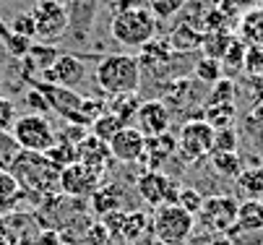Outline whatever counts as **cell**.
Listing matches in <instances>:
<instances>
[{
	"instance_id": "obj_1",
	"label": "cell",
	"mask_w": 263,
	"mask_h": 245,
	"mask_svg": "<svg viewBox=\"0 0 263 245\" xmlns=\"http://www.w3.org/2000/svg\"><path fill=\"white\" fill-rule=\"evenodd\" d=\"M94 79H97V86L109 97L138 94V89H141V63L133 55H125V52L104 55L97 63Z\"/></svg>"
},
{
	"instance_id": "obj_2",
	"label": "cell",
	"mask_w": 263,
	"mask_h": 245,
	"mask_svg": "<svg viewBox=\"0 0 263 245\" xmlns=\"http://www.w3.org/2000/svg\"><path fill=\"white\" fill-rule=\"evenodd\" d=\"M157 21L159 18L146 6L123 8L112 16V24H109L112 40L123 47H146L157 37Z\"/></svg>"
},
{
	"instance_id": "obj_3",
	"label": "cell",
	"mask_w": 263,
	"mask_h": 245,
	"mask_svg": "<svg viewBox=\"0 0 263 245\" xmlns=\"http://www.w3.org/2000/svg\"><path fill=\"white\" fill-rule=\"evenodd\" d=\"M11 138L16 141V146L21 152H31V154H45L47 149L55 146L58 133L52 128V123L45 115L36 112H26L18 115L13 128H11Z\"/></svg>"
},
{
	"instance_id": "obj_4",
	"label": "cell",
	"mask_w": 263,
	"mask_h": 245,
	"mask_svg": "<svg viewBox=\"0 0 263 245\" xmlns=\"http://www.w3.org/2000/svg\"><path fill=\"white\" fill-rule=\"evenodd\" d=\"M193 227H196V217L187 214L177 203L159 206L154 212V219H152V235L162 245H182L191 237Z\"/></svg>"
},
{
	"instance_id": "obj_5",
	"label": "cell",
	"mask_w": 263,
	"mask_h": 245,
	"mask_svg": "<svg viewBox=\"0 0 263 245\" xmlns=\"http://www.w3.org/2000/svg\"><path fill=\"white\" fill-rule=\"evenodd\" d=\"M34 18V29H36V40L42 42H52L68 31V8L58 0H36L34 8L29 11Z\"/></svg>"
},
{
	"instance_id": "obj_6",
	"label": "cell",
	"mask_w": 263,
	"mask_h": 245,
	"mask_svg": "<svg viewBox=\"0 0 263 245\" xmlns=\"http://www.w3.org/2000/svg\"><path fill=\"white\" fill-rule=\"evenodd\" d=\"M211 144H214V128L203 118L187 120L177 136V154L185 162H198L203 157H211Z\"/></svg>"
},
{
	"instance_id": "obj_7",
	"label": "cell",
	"mask_w": 263,
	"mask_h": 245,
	"mask_svg": "<svg viewBox=\"0 0 263 245\" xmlns=\"http://www.w3.org/2000/svg\"><path fill=\"white\" fill-rule=\"evenodd\" d=\"M237 201L232 196H206L203 206L196 219H201V224L216 235L230 232L237 222Z\"/></svg>"
},
{
	"instance_id": "obj_8",
	"label": "cell",
	"mask_w": 263,
	"mask_h": 245,
	"mask_svg": "<svg viewBox=\"0 0 263 245\" xmlns=\"http://www.w3.org/2000/svg\"><path fill=\"white\" fill-rule=\"evenodd\" d=\"M136 191H138V196H141L148 206L159 209V206H164V203H175L180 185L170 178V175H164V172H159V169H148V172H143L141 178L136 180Z\"/></svg>"
},
{
	"instance_id": "obj_9",
	"label": "cell",
	"mask_w": 263,
	"mask_h": 245,
	"mask_svg": "<svg viewBox=\"0 0 263 245\" xmlns=\"http://www.w3.org/2000/svg\"><path fill=\"white\" fill-rule=\"evenodd\" d=\"M170 123H172V112L167 107V102H162V99L141 102V107L133 118V128L141 130V136L146 138V141L148 138L170 133Z\"/></svg>"
},
{
	"instance_id": "obj_10",
	"label": "cell",
	"mask_w": 263,
	"mask_h": 245,
	"mask_svg": "<svg viewBox=\"0 0 263 245\" xmlns=\"http://www.w3.org/2000/svg\"><path fill=\"white\" fill-rule=\"evenodd\" d=\"M99 178L102 175L81 162H73L60 169V193L70 198H86L99 191Z\"/></svg>"
},
{
	"instance_id": "obj_11",
	"label": "cell",
	"mask_w": 263,
	"mask_h": 245,
	"mask_svg": "<svg viewBox=\"0 0 263 245\" xmlns=\"http://www.w3.org/2000/svg\"><path fill=\"white\" fill-rule=\"evenodd\" d=\"M104 227L115 240L136 242L146 235V230H152V222H148V217L143 212H128V214L115 212V214L104 217Z\"/></svg>"
},
{
	"instance_id": "obj_12",
	"label": "cell",
	"mask_w": 263,
	"mask_h": 245,
	"mask_svg": "<svg viewBox=\"0 0 263 245\" xmlns=\"http://www.w3.org/2000/svg\"><path fill=\"white\" fill-rule=\"evenodd\" d=\"M84 76H86L84 63L76 55L60 52V58L42 73V81L45 84H52V86H63V89H76L84 81Z\"/></svg>"
},
{
	"instance_id": "obj_13",
	"label": "cell",
	"mask_w": 263,
	"mask_h": 245,
	"mask_svg": "<svg viewBox=\"0 0 263 245\" xmlns=\"http://www.w3.org/2000/svg\"><path fill=\"white\" fill-rule=\"evenodd\" d=\"M107 146H109V154L115 157L118 162H123V164H136V162H141L143 154H146V138H143L141 130H136L133 125H125Z\"/></svg>"
},
{
	"instance_id": "obj_14",
	"label": "cell",
	"mask_w": 263,
	"mask_h": 245,
	"mask_svg": "<svg viewBox=\"0 0 263 245\" xmlns=\"http://www.w3.org/2000/svg\"><path fill=\"white\" fill-rule=\"evenodd\" d=\"M21 198H24V188L18 185L16 175L6 167H0V219L16 212Z\"/></svg>"
},
{
	"instance_id": "obj_15",
	"label": "cell",
	"mask_w": 263,
	"mask_h": 245,
	"mask_svg": "<svg viewBox=\"0 0 263 245\" xmlns=\"http://www.w3.org/2000/svg\"><path fill=\"white\" fill-rule=\"evenodd\" d=\"M107 154H109V146H107L104 141H99L97 136H86L84 141L76 146V157H79V162L86 164V167H91V169H97L99 175H102V169H104Z\"/></svg>"
},
{
	"instance_id": "obj_16",
	"label": "cell",
	"mask_w": 263,
	"mask_h": 245,
	"mask_svg": "<svg viewBox=\"0 0 263 245\" xmlns=\"http://www.w3.org/2000/svg\"><path fill=\"white\" fill-rule=\"evenodd\" d=\"M258 230H263V201L248 198L237 206V222L230 232L235 235V232H258Z\"/></svg>"
},
{
	"instance_id": "obj_17",
	"label": "cell",
	"mask_w": 263,
	"mask_h": 245,
	"mask_svg": "<svg viewBox=\"0 0 263 245\" xmlns=\"http://www.w3.org/2000/svg\"><path fill=\"white\" fill-rule=\"evenodd\" d=\"M240 42L245 47H260L263 50V8H250L240 18Z\"/></svg>"
},
{
	"instance_id": "obj_18",
	"label": "cell",
	"mask_w": 263,
	"mask_h": 245,
	"mask_svg": "<svg viewBox=\"0 0 263 245\" xmlns=\"http://www.w3.org/2000/svg\"><path fill=\"white\" fill-rule=\"evenodd\" d=\"M232 42H235V34L224 31V29H214V31H209L206 37H203L201 45H203V50H206V58L221 63V58L227 55V50L232 47Z\"/></svg>"
},
{
	"instance_id": "obj_19",
	"label": "cell",
	"mask_w": 263,
	"mask_h": 245,
	"mask_svg": "<svg viewBox=\"0 0 263 245\" xmlns=\"http://www.w3.org/2000/svg\"><path fill=\"white\" fill-rule=\"evenodd\" d=\"M123 128H125V120H123V118H118L112 110H107V112H102V115L91 123V136H97L99 141L109 144L112 138H115Z\"/></svg>"
},
{
	"instance_id": "obj_20",
	"label": "cell",
	"mask_w": 263,
	"mask_h": 245,
	"mask_svg": "<svg viewBox=\"0 0 263 245\" xmlns=\"http://www.w3.org/2000/svg\"><path fill=\"white\" fill-rule=\"evenodd\" d=\"M58 58H60V50H55L50 45H31V50H29V55L24 60L34 73H45Z\"/></svg>"
},
{
	"instance_id": "obj_21",
	"label": "cell",
	"mask_w": 263,
	"mask_h": 245,
	"mask_svg": "<svg viewBox=\"0 0 263 245\" xmlns=\"http://www.w3.org/2000/svg\"><path fill=\"white\" fill-rule=\"evenodd\" d=\"M175 152H177V138H172L170 133H164V136H157V138H148L143 157H154V167H157L162 159H167Z\"/></svg>"
},
{
	"instance_id": "obj_22",
	"label": "cell",
	"mask_w": 263,
	"mask_h": 245,
	"mask_svg": "<svg viewBox=\"0 0 263 245\" xmlns=\"http://www.w3.org/2000/svg\"><path fill=\"white\" fill-rule=\"evenodd\" d=\"M235 104H206V123L214 128V130H221V128H232V120H235Z\"/></svg>"
},
{
	"instance_id": "obj_23",
	"label": "cell",
	"mask_w": 263,
	"mask_h": 245,
	"mask_svg": "<svg viewBox=\"0 0 263 245\" xmlns=\"http://www.w3.org/2000/svg\"><path fill=\"white\" fill-rule=\"evenodd\" d=\"M211 164L221 178L237 180L242 175V159L237 157V152H232V154H211Z\"/></svg>"
},
{
	"instance_id": "obj_24",
	"label": "cell",
	"mask_w": 263,
	"mask_h": 245,
	"mask_svg": "<svg viewBox=\"0 0 263 245\" xmlns=\"http://www.w3.org/2000/svg\"><path fill=\"white\" fill-rule=\"evenodd\" d=\"M55 169H63V167H68V164H73V162H79V157H76V146H70V144H65V141H55V146L52 149H47L45 154H42Z\"/></svg>"
},
{
	"instance_id": "obj_25",
	"label": "cell",
	"mask_w": 263,
	"mask_h": 245,
	"mask_svg": "<svg viewBox=\"0 0 263 245\" xmlns=\"http://www.w3.org/2000/svg\"><path fill=\"white\" fill-rule=\"evenodd\" d=\"M138 107H141L138 94H120V97H112V102H109V110L115 112L118 118H123L125 125H130V120L136 118Z\"/></svg>"
},
{
	"instance_id": "obj_26",
	"label": "cell",
	"mask_w": 263,
	"mask_h": 245,
	"mask_svg": "<svg viewBox=\"0 0 263 245\" xmlns=\"http://www.w3.org/2000/svg\"><path fill=\"white\" fill-rule=\"evenodd\" d=\"M237 188L255 201L263 198V169H242V175L237 178Z\"/></svg>"
},
{
	"instance_id": "obj_27",
	"label": "cell",
	"mask_w": 263,
	"mask_h": 245,
	"mask_svg": "<svg viewBox=\"0 0 263 245\" xmlns=\"http://www.w3.org/2000/svg\"><path fill=\"white\" fill-rule=\"evenodd\" d=\"M91 209L104 219L107 214H115V212H123V206H120V198L112 193V191H97L91 196Z\"/></svg>"
},
{
	"instance_id": "obj_28",
	"label": "cell",
	"mask_w": 263,
	"mask_h": 245,
	"mask_svg": "<svg viewBox=\"0 0 263 245\" xmlns=\"http://www.w3.org/2000/svg\"><path fill=\"white\" fill-rule=\"evenodd\" d=\"M232 152H237V130H235V128L214 130L211 154H232Z\"/></svg>"
},
{
	"instance_id": "obj_29",
	"label": "cell",
	"mask_w": 263,
	"mask_h": 245,
	"mask_svg": "<svg viewBox=\"0 0 263 245\" xmlns=\"http://www.w3.org/2000/svg\"><path fill=\"white\" fill-rule=\"evenodd\" d=\"M203 193L201 191H196V188H180L177 191V198H175V203L180 206V209H185L187 214H193V217H198V212H201V206H203Z\"/></svg>"
},
{
	"instance_id": "obj_30",
	"label": "cell",
	"mask_w": 263,
	"mask_h": 245,
	"mask_svg": "<svg viewBox=\"0 0 263 245\" xmlns=\"http://www.w3.org/2000/svg\"><path fill=\"white\" fill-rule=\"evenodd\" d=\"M196 76L203 81V84H216L221 79V63L219 60H211V58H201L196 63Z\"/></svg>"
},
{
	"instance_id": "obj_31",
	"label": "cell",
	"mask_w": 263,
	"mask_h": 245,
	"mask_svg": "<svg viewBox=\"0 0 263 245\" xmlns=\"http://www.w3.org/2000/svg\"><path fill=\"white\" fill-rule=\"evenodd\" d=\"M182 6H185V0H146V8L157 18H170L177 11H182Z\"/></svg>"
},
{
	"instance_id": "obj_32",
	"label": "cell",
	"mask_w": 263,
	"mask_h": 245,
	"mask_svg": "<svg viewBox=\"0 0 263 245\" xmlns=\"http://www.w3.org/2000/svg\"><path fill=\"white\" fill-rule=\"evenodd\" d=\"M16 118H18L16 102L11 97H0V133H11Z\"/></svg>"
},
{
	"instance_id": "obj_33",
	"label": "cell",
	"mask_w": 263,
	"mask_h": 245,
	"mask_svg": "<svg viewBox=\"0 0 263 245\" xmlns=\"http://www.w3.org/2000/svg\"><path fill=\"white\" fill-rule=\"evenodd\" d=\"M11 34H18V37H26V40H36V29H34V18L29 11L18 13L11 18Z\"/></svg>"
},
{
	"instance_id": "obj_34",
	"label": "cell",
	"mask_w": 263,
	"mask_h": 245,
	"mask_svg": "<svg viewBox=\"0 0 263 245\" xmlns=\"http://www.w3.org/2000/svg\"><path fill=\"white\" fill-rule=\"evenodd\" d=\"M232 97H235V84L227 79H219L209 97V104H232Z\"/></svg>"
},
{
	"instance_id": "obj_35",
	"label": "cell",
	"mask_w": 263,
	"mask_h": 245,
	"mask_svg": "<svg viewBox=\"0 0 263 245\" xmlns=\"http://www.w3.org/2000/svg\"><path fill=\"white\" fill-rule=\"evenodd\" d=\"M3 42H6V47H8V52H13V55H18V58H26L29 55V50H31V40H26V37H18V34H3Z\"/></svg>"
},
{
	"instance_id": "obj_36",
	"label": "cell",
	"mask_w": 263,
	"mask_h": 245,
	"mask_svg": "<svg viewBox=\"0 0 263 245\" xmlns=\"http://www.w3.org/2000/svg\"><path fill=\"white\" fill-rule=\"evenodd\" d=\"M245 71L250 76H260L263 73V50L260 47H248V52H245Z\"/></svg>"
},
{
	"instance_id": "obj_37",
	"label": "cell",
	"mask_w": 263,
	"mask_h": 245,
	"mask_svg": "<svg viewBox=\"0 0 263 245\" xmlns=\"http://www.w3.org/2000/svg\"><path fill=\"white\" fill-rule=\"evenodd\" d=\"M26 104H29V112H36V115H45V110L50 107L45 94L42 91H34V89L26 91Z\"/></svg>"
},
{
	"instance_id": "obj_38",
	"label": "cell",
	"mask_w": 263,
	"mask_h": 245,
	"mask_svg": "<svg viewBox=\"0 0 263 245\" xmlns=\"http://www.w3.org/2000/svg\"><path fill=\"white\" fill-rule=\"evenodd\" d=\"M6 240H8V230H6L3 222H0V245H6Z\"/></svg>"
},
{
	"instance_id": "obj_39",
	"label": "cell",
	"mask_w": 263,
	"mask_h": 245,
	"mask_svg": "<svg viewBox=\"0 0 263 245\" xmlns=\"http://www.w3.org/2000/svg\"><path fill=\"white\" fill-rule=\"evenodd\" d=\"M209 245H232L227 237H216V240H209Z\"/></svg>"
},
{
	"instance_id": "obj_40",
	"label": "cell",
	"mask_w": 263,
	"mask_h": 245,
	"mask_svg": "<svg viewBox=\"0 0 263 245\" xmlns=\"http://www.w3.org/2000/svg\"><path fill=\"white\" fill-rule=\"evenodd\" d=\"M58 3H63V6H68V3H73V0H58Z\"/></svg>"
},
{
	"instance_id": "obj_41",
	"label": "cell",
	"mask_w": 263,
	"mask_h": 245,
	"mask_svg": "<svg viewBox=\"0 0 263 245\" xmlns=\"http://www.w3.org/2000/svg\"><path fill=\"white\" fill-rule=\"evenodd\" d=\"M0 3H6V0H0Z\"/></svg>"
}]
</instances>
